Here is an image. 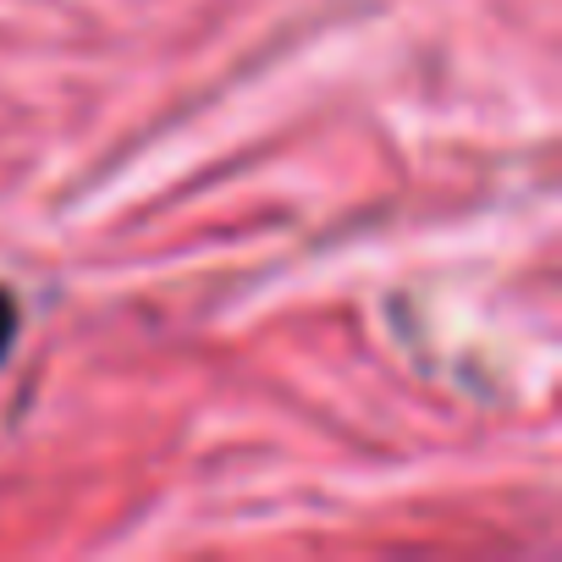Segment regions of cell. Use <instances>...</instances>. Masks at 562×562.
<instances>
[{"label":"cell","mask_w":562,"mask_h":562,"mask_svg":"<svg viewBox=\"0 0 562 562\" xmlns=\"http://www.w3.org/2000/svg\"><path fill=\"white\" fill-rule=\"evenodd\" d=\"M7 337H12V304H7V293H0V348H7Z\"/></svg>","instance_id":"1"}]
</instances>
